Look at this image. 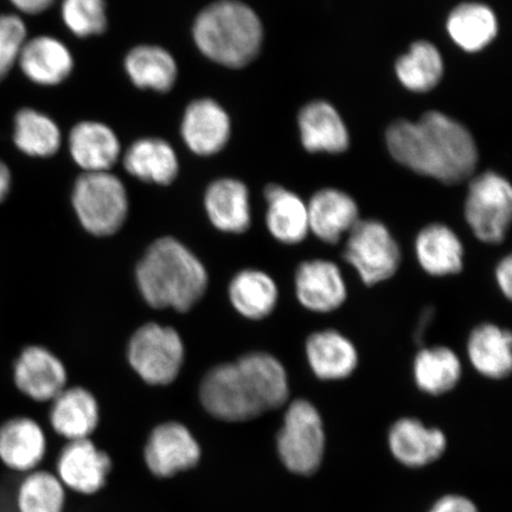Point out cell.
Here are the masks:
<instances>
[{
  "label": "cell",
  "instance_id": "obj_17",
  "mask_svg": "<svg viewBox=\"0 0 512 512\" xmlns=\"http://www.w3.org/2000/svg\"><path fill=\"white\" fill-rule=\"evenodd\" d=\"M51 402L50 425L60 437L69 441L89 439L98 427V401L87 389L64 388Z\"/></svg>",
  "mask_w": 512,
  "mask_h": 512
},
{
  "label": "cell",
  "instance_id": "obj_41",
  "mask_svg": "<svg viewBox=\"0 0 512 512\" xmlns=\"http://www.w3.org/2000/svg\"><path fill=\"white\" fill-rule=\"evenodd\" d=\"M434 315V311L432 309H427L426 312H424V315L420 318V324L418 330L415 332V341L421 342L422 335H424V332L427 329V326L430 325L432 322V317Z\"/></svg>",
  "mask_w": 512,
  "mask_h": 512
},
{
  "label": "cell",
  "instance_id": "obj_34",
  "mask_svg": "<svg viewBox=\"0 0 512 512\" xmlns=\"http://www.w3.org/2000/svg\"><path fill=\"white\" fill-rule=\"evenodd\" d=\"M443 60L433 44L421 41L396 63L402 85L413 92H427L438 85L443 76Z\"/></svg>",
  "mask_w": 512,
  "mask_h": 512
},
{
  "label": "cell",
  "instance_id": "obj_37",
  "mask_svg": "<svg viewBox=\"0 0 512 512\" xmlns=\"http://www.w3.org/2000/svg\"><path fill=\"white\" fill-rule=\"evenodd\" d=\"M428 512H479L471 499L462 495H446L438 499Z\"/></svg>",
  "mask_w": 512,
  "mask_h": 512
},
{
  "label": "cell",
  "instance_id": "obj_33",
  "mask_svg": "<svg viewBox=\"0 0 512 512\" xmlns=\"http://www.w3.org/2000/svg\"><path fill=\"white\" fill-rule=\"evenodd\" d=\"M66 488L54 473L35 470L27 473L18 484V512H63Z\"/></svg>",
  "mask_w": 512,
  "mask_h": 512
},
{
  "label": "cell",
  "instance_id": "obj_6",
  "mask_svg": "<svg viewBox=\"0 0 512 512\" xmlns=\"http://www.w3.org/2000/svg\"><path fill=\"white\" fill-rule=\"evenodd\" d=\"M325 430L318 409L310 401L298 399L287 407L284 424L277 437L281 463L294 475L311 476L322 465Z\"/></svg>",
  "mask_w": 512,
  "mask_h": 512
},
{
  "label": "cell",
  "instance_id": "obj_12",
  "mask_svg": "<svg viewBox=\"0 0 512 512\" xmlns=\"http://www.w3.org/2000/svg\"><path fill=\"white\" fill-rule=\"evenodd\" d=\"M19 392L37 402L53 401L67 383V370L50 350L32 345L25 348L14 366Z\"/></svg>",
  "mask_w": 512,
  "mask_h": 512
},
{
  "label": "cell",
  "instance_id": "obj_40",
  "mask_svg": "<svg viewBox=\"0 0 512 512\" xmlns=\"http://www.w3.org/2000/svg\"><path fill=\"white\" fill-rule=\"evenodd\" d=\"M11 171L2 160H0V203L6 200L11 190Z\"/></svg>",
  "mask_w": 512,
  "mask_h": 512
},
{
  "label": "cell",
  "instance_id": "obj_3",
  "mask_svg": "<svg viewBox=\"0 0 512 512\" xmlns=\"http://www.w3.org/2000/svg\"><path fill=\"white\" fill-rule=\"evenodd\" d=\"M137 284L155 309L187 312L207 291L208 273L197 256L174 238L152 243L137 267Z\"/></svg>",
  "mask_w": 512,
  "mask_h": 512
},
{
  "label": "cell",
  "instance_id": "obj_22",
  "mask_svg": "<svg viewBox=\"0 0 512 512\" xmlns=\"http://www.w3.org/2000/svg\"><path fill=\"white\" fill-rule=\"evenodd\" d=\"M414 247L422 270L432 277L456 275L463 270V243L445 224L434 223L422 229Z\"/></svg>",
  "mask_w": 512,
  "mask_h": 512
},
{
  "label": "cell",
  "instance_id": "obj_36",
  "mask_svg": "<svg viewBox=\"0 0 512 512\" xmlns=\"http://www.w3.org/2000/svg\"><path fill=\"white\" fill-rule=\"evenodd\" d=\"M27 42V27L16 15H0V81L14 68Z\"/></svg>",
  "mask_w": 512,
  "mask_h": 512
},
{
  "label": "cell",
  "instance_id": "obj_29",
  "mask_svg": "<svg viewBox=\"0 0 512 512\" xmlns=\"http://www.w3.org/2000/svg\"><path fill=\"white\" fill-rule=\"evenodd\" d=\"M229 299L241 316L252 320L264 319L278 304V286L265 272L241 271L229 285Z\"/></svg>",
  "mask_w": 512,
  "mask_h": 512
},
{
  "label": "cell",
  "instance_id": "obj_8",
  "mask_svg": "<svg viewBox=\"0 0 512 512\" xmlns=\"http://www.w3.org/2000/svg\"><path fill=\"white\" fill-rule=\"evenodd\" d=\"M343 256L364 284L374 286L398 272L402 255L398 242L383 223L360 220L350 230Z\"/></svg>",
  "mask_w": 512,
  "mask_h": 512
},
{
  "label": "cell",
  "instance_id": "obj_14",
  "mask_svg": "<svg viewBox=\"0 0 512 512\" xmlns=\"http://www.w3.org/2000/svg\"><path fill=\"white\" fill-rule=\"evenodd\" d=\"M43 428L28 416H16L0 426V463L17 473L38 470L47 454Z\"/></svg>",
  "mask_w": 512,
  "mask_h": 512
},
{
  "label": "cell",
  "instance_id": "obj_35",
  "mask_svg": "<svg viewBox=\"0 0 512 512\" xmlns=\"http://www.w3.org/2000/svg\"><path fill=\"white\" fill-rule=\"evenodd\" d=\"M61 14L64 24L78 37L101 35L107 29L105 0H63Z\"/></svg>",
  "mask_w": 512,
  "mask_h": 512
},
{
  "label": "cell",
  "instance_id": "obj_4",
  "mask_svg": "<svg viewBox=\"0 0 512 512\" xmlns=\"http://www.w3.org/2000/svg\"><path fill=\"white\" fill-rule=\"evenodd\" d=\"M192 36L209 60L238 69L258 56L262 25L255 12L239 0H217L198 14Z\"/></svg>",
  "mask_w": 512,
  "mask_h": 512
},
{
  "label": "cell",
  "instance_id": "obj_11",
  "mask_svg": "<svg viewBox=\"0 0 512 512\" xmlns=\"http://www.w3.org/2000/svg\"><path fill=\"white\" fill-rule=\"evenodd\" d=\"M112 459L91 439L69 441L56 462V476L64 488L91 496L105 488Z\"/></svg>",
  "mask_w": 512,
  "mask_h": 512
},
{
  "label": "cell",
  "instance_id": "obj_39",
  "mask_svg": "<svg viewBox=\"0 0 512 512\" xmlns=\"http://www.w3.org/2000/svg\"><path fill=\"white\" fill-rule=\"evenodd\" d=\"M12 5L27 15H38L54 5L55 0H10Z\"/></svg>",
  "mask_w": 512,
  "mask_h": 512
},
{
  "label": "cell",
  "instance_id": "obj_26",
  "mask_svg": "<svg viewBox=\"0 0 512 512\" xmlns=\"http://www.w3.org/2000/svg\"><path fill=\"white\" fill-rule=\"evenodd\" d=\"M124 165L128 174L139 181L170 185L178 176L176 152L163 139L144 138L134 142L125 153Z\"/></svg>",
  "mask_w": 512,
  "mask_h": 512
},
{
  "label": "cell",
  "instance_id": "obj_27",
  "mask_svg": "<svg viewBox=\"0 0 512 512\" xmlns=\"http://www.w3.org/2000/svg\"><path fill=\"white\" fill-rule=\"evenodd\" d=\"M300 134L310 152L339 153L348 149L349 136L335 108L317 101L307 105L299 115Z\"/></svg>",
  "mask_w": 512,
  "mask_h": 512
},
{
  "label": "cell",
  "instance_id": "obj_32",
  "mask_svg": "<svg viewBox=\"0 0 512 512\" xmlns=\"http://www.w3.org/2000/svg\"><path fill=\"white\" fill-rule=\"evenodd\" d=\"M14 142L25 155L48 158L59 152L62 136L48 115L23 108L15 117Z\"/></svg>",
  "mask_w": 512,
  "mask_h": 512
},
{
  "label": "cell",
  "instance_id": "obj_30",
  "mask_svg": "<svg viewBox=\"0 0 512 512\" xmlns=\"http://www.w3.org/2000/svg\"><path fill=\"white\" fill-rule=\"evenodd\" d=\"M462 362L446 347L425 348L416 355L413 366L416 386L426 394L451 392L462 379Z\"/></svg>",
  "mask_w": 512,
  "mask_h": 512
},
{
  "label": "cell",
  "instance_id": "obj_20",
  "mask_svg": "<svg viewBox=\"0 0 512 512\" xmlns=\"http://www.w3.org/2000/svg\"><path fill=\"white\" fill-rule=\"evenodd\" d=\"M305 351L312 373L323 381L347 379L357 368L355 345L335 330L312 334L307 338Z\"/></svg>",
  "mask_w": 512,
  "mask_h": 512
},
{
  "label": "cell",
  "instance_id": "obj_16",
  "mask_svg": "<svg viewBox=\"0 0 512 512\" xmlns=\"http://www.w3.org/2000/svg\"><path fill=\"white\" fill-rule=\"evenodd\" d=\"M388 444L399 463L420 469L443 456L447 439L439 428L427 427L418 419L403 418L390 428Z\"/></svg>",
  "mask_w": 512,
  "mask_h": 512
},
{
  "label": "cell",
  "instance_id": "obj_7",
  "mask_svg": "<svg viewBox=\"0 0 512 512\" xmlns=\"http://www.w3.org/2000/svg\"><path fill=\"white\" fill-rule=\"evenodd\" d=\"M181 336L169 326L149 323L134 332L128 344L131 367L151 386H166L177 379L184 362Z\"/></svg>",
  "mask_w": 512,
  "mask_h": 512
},
{
  "label": "cell",
  "instance_id": "obj_19",
  "mask_svg": "<svg viewBox=\"0 0 512 512\" xmlns=\"http://www.w3.org/2000/svg\"><path fill=\"white\" fill-rule=\"evenodd\" d=\"M18 63L24 75L40 86L60 85L74 69L68 47L50 36H38L25 42Z\"/></svg>",
  "mask_w": 512,
  "mask_h": 512
},
{
  "label": "cell",
  "instance_id": "obj_24",
  "mask_svg": "<svg viewBox=\"0 0 512 512\" xmlns=\"http://www.w3.org/2000/svg\"><path fill=\"white\" fill-rule=\"evenodd\" d=\"M268 204L266 224L275 240L298 245L310 232L306 204L293 192L271 184L265 189Z\"/></svg>",
  "mask_w": 512,
  "mask_h": 512
},
{
  "label": "cell",
  "instance_id": "obj_9",
  "mask_svg": "<svg viewBox=\"0 0 512 512\" xmlns=\"http://www.w3.org/2000/svg\"><path fill=\"white\" fill-rule=\"evenodd\" d=\"M512 216V189L507 179L486 172L473 179L465 203L467 223L479 241L497 245L507 238Z\"/></svg>",
  "mask_w": 512,
  "mask_h": 512
},
{
  "label": "cell",
  "instance_id": "obj_31",
  "mask_svg": "<svg viewBox=\"0 0 512 512\" xmlns=\"http://www.w3.org/2000/svg\"><path fill=\"white\" fill-rule=\"evenodd\" d=\"M453 41L466 51L482 50L494 40L497 21L494 12L483 4L469 3L454 9L447 23Z\"/></svg>",
  "mask_w": 512,
  "mask_h": 512
},
{
  "label": "cell",
  "instance_id": "obj_18",
  "mask_svg": "<svg viewBox=\"0 0 512 512\" xmlns=\"http://www.w3.org/2000/svg\"><path fill=\"white\" fill-rule=\"evenodd\" d=\"M307 214L310 232L329 245H336L360 221L356 202L336 189L318 191L307 206Z\"/></svg>",
  "mask_w": 512,
  "mask_h": 512
},
{
  "label": "cell",
  "instance_id": "obj_13",
  "mask_svg": "<svg viewBox=\"0 0 512 512\" xmlns=\"http://www.w3.org/2000/svg\"><path fill=\"white\" fill-rule=\"evenodd\" d=\"M294 281L299 303L312 312L335 311L348 297L341 270L328 260L304 261L299 265Z\"/></svg>",
  "mask_w": 512,
  "mask_h": 512
},
{
  "label": "cell",
  "instance_id": "obj_25",
  "mask_svg": "<svg viewBox=\"0 0 512 512\" xmlns=\"http://www.w3.org/2000/svg\"><path fill=\"white\" fill-rule=\"evenodd\" d=\"M511 345L509 330L494 324H482L471 332L467 355L479 374L492 380H503L512 369Z\"/></svg>",
  "mask_w": 512,
  "mask_h": 512
},
{
  "label": "cell",
  "instance_id": "obj_21",
  "mask_svg": "<svg viewBox=\"0 0 512 512\" xmlns=\"http://www.w3.org/2000/svg\"><path fill=\"white\" fill-rule=\"evenodd\" d=\"M204 207L210 222L223 233L242 234L251 227L249 192L236 179L222 178L211 183L204 196Z\"/></svg>",
  "mask_w": 512,
  "mask_h": 512
},
{
  "label": "cell",
  "instance_id": "obj_23",
  "mask_svg": "<svg viewBox=\"0 0 512 512\" xmlns=\"http://www.w3.org/2000/svg\"><path fill=\"white\" fill-rule=\"evenodd\" d=\"M74 162L86 172H104L117 163L120 142L110 127L96 121H82L69 134Z\"/></svg>",
  "mask_w": 512,
  "mask_h": 512
},
{
  "label": "cell",
  "instance_id": "obj_10",
  "mask_svg": "<svg viewBox=\"0 0 512 512\" xmlns=\"http://www.w3.org/2000/svg\"><path fill=\"white\" fill-rule=\"evenodd\" d=\"M201 457V446L194 434L176 421L157 426L144 448L147 469L160 479H169L194 469Z\"/></svg>",
  "mask_w": 512,
  "mask_h": 512
},
{
  "label": "cell",
  "instance_id": "obj_5",
  "mask_svg": "<svg viewBox=\"0 0 512 512\" xmlns=\"http://www.w3.org/2000/svg\"><path fill=\"white\" fill-rule=\"evenodd\" d=\"M72 202L82 227L95 236L117 233L127 219L126 189L108 171L85 172L76 179Z\"/></svg>",
  "mask_w": 512,
  "mask_h": 512
},
{
  "label": "cell",
  "instance_id": "obj_38",
  "mask_svg": "<svg viewBox=\"0 0 512 512\" xmlns=\"http://www.w3.org/2000/svg\"><path fill=\"white\" fill-rule=\"evenodd\" d=\"M496 280L499 290L502 291L504 297L509 300L512 296V258L511 255L505 256L496 268Z\"/></svg>",
  "mask_w": 512,
  "mask_h": 512
},
{
  "label": "cell",
  "instance_id": "obj_2",
  "mask_svg": "<svg viewBox=\"0 0 512 512\" xmlns=\"http://www.w3.org/2000/svg\"><path fill=\"white\" fill-rule=\"evenodd\" d=\"M387 144L399 163L445 184L469 178L477 165L475 140L456 120L428 112L418 121H396L387 131Z\"/></svg>",
  "mask_w": 512,
  "mask_h": 512
},
{
  "label": "cell",
  "instance_id": "obj_1",
  "mask_svg": "<svg viewBox=\"0 0 512 512\" xmlns=\"http://www.w3.org/2000/svg\"><path fill=\"white\" fill-rule=\"evenodd\" d=\"M200 398L215 419L245 422L283 407L290 398V384L277 358L251 352L209 370L201 383Z\"/></svg>",
  "mask_w": 512,
  "mask_h": 512
},
{
  "label": "cell",
  "instance_id": "obj_28",
  "mask_svg": "<svg viewBox=\"0 0 512 512\" xmlns=\"http://www.w3.org/2000/svg\"><path fill=\"white\" fill-rule=\"evenodd\" d=\"M125 69L134 86L158 93L170 92L178 76L174 56L156 46L133 48L126 56Z\"/></svg>",
  "mask_w": 512,
  "mask_h": 512
},
{
  "label": "cell",
  "instance_id": "obj_15",
  "mask_svg": "<svg viewBox=\"0 0 512 512\" xmlns=\"http://www.w3.org/2000/svg\"><path fill=\"white\" fill-rule=\"evenodd\" d=\"M182 137L185 144L196 155H216L229 142V115L214 100L192 101L184 113Z\"/></svg>",
  "mask_w": 512,
  "mask_h": 512
}]
</instances>
